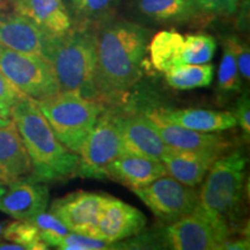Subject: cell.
I'll list each match as a JSON object with an SVG mask.
<instances>
[{
  "label": "cell",
  "instance_id": "obj_1",
  "mask_svg": "<svg viewBox=\"0 0 250 250\" xmlns=\"http://www.w3.org/2000/svg\"><path fill=\"white\" fill-rule=\"evenodd\" d=\"M149 30L130 21H112L95 35V100L116 104L144 73Z\"/></svg>",
  "mask_w": 250,
  "mask_h": 250
},
{
  "label": "cell",
  "instance_id": "obj_2",
  "mask_svg": "<svg viewBox=\"0 0 250 250\" xmlns=\"http://www.w3.org/2000/svg\"><path fill=\"white\" fill-rule=\"evenodd\" d=\"M11 121L29 155L34 179L48 183L80 176L79 155L59 142L34 100L21 99L12 108Z\"/></svg>",
  "mask_w": 250,
  "mask_h": 250
},
{
  "label": "cell",
  "instance_id": "obj_3",
  "mask_svg": "<svg viewBox=\"0 0 250 250\" xmlns=\"http://www.w3.org/2000/svg\"><path fill=\"white\" fill-rule=\"evenodd\" d=\"M43 57L52 66L61 92H73L95 100V34L88 27L49 35Z\"/></svg>",
  "mask_w": 250,
  "mask_h": 250
},
{
  "label": "cell",
  "instance_id": "obj_4",
  "mask_svg": "<svg viewBox=\"0 0 250 250\" xmlns=\"http://www.w3.org/2000/svg\"><path fill=\"white\" fill-rule=\"evenodd\" d=\"M35 102L59 142L77 154L104 110L103 103L73 92H59Z\"/></svg>",
  "mask_w": 250,
  "mask_h": 250
},
{
  "label": "cell",
  "instance_id": "obj_5",
  "mask_svg": "<svg viewBox=\"0 0 250 250\" xmlns=\"http://www.w3.org/2000/svg\"><path fill=\"white\" fill-rule=\"evenodd\" d=\"M247 156L241 149L219 156L211 166L199 196V206L228 221L237 214L246 180Z\"/></svg>",
  "mask_w": 250,
  "mask_h": 250
},
{
  "label": "cell",
  "instance_id": "obj_6",
  "mask_svg": "<svg viewBox=\"0 0 250 250\" xmlns=\"http://www.w3.org/2000/svg\"><path fill=\"white\" fill-rule=\"evenodd\" d=\"M0 71L26 98L42 101L61 92L52 66L44 57L0 45Z\"/></svg>",
  "mask_w": 250,
  "mask_h": 250
},
{
  "label": "cell",
  "instance_id": "obj_7",
  "mask_svg": "<svg viewBox=\"0 0 250 250\" xmlns=\"http://www.w3.org/2000/svg\"><path fill=\"white\" fill-rule=\"evenodd\" d=\"M229 239L228 221L199 205L192 213L169 224L165 230V241L174 250H220Z\"/></svg>",
  "mask_w": 250,
  "mask_h": 250
},
{
  "label": "cell",
  "instance_id": "obj_8",
  "mask_svg": "<svg viewBox=\"0 0 250 250\" xmlns=\"http://www.w3.org/2000/svg\"><path fill=\"white\" fill-rule=\"evenodd\" d=\"M123 154L120 115L116 110H103L92 132L79 152L80 176L104 179V170L112 160Z\"/></svg>",
  "mask_w": 250,
  "mask_h": 250
},
{
  "label": "cell",
  "instance_id": "obj_9",
  "mask_svg": "<svg viewBox=\"0 0 250 250\" xmlns=\"http://www.w3.org/2000/svg\"><path fill=\"white\" fill-rule=\"evenodd\" d=\"M159 220L171 224L192 213L199 205L198 192L171 176L159 177L148 186L133 190Z\"/></svg>",
  "mask_w": 250,
  "mask_h": 250
},
{
  "label": "cell",
  "instance_id": "obj_10",
  "mask_svg": "<svg viewBox=\"0 0 250 250\" xmlns=\"http://www.w3.org/2000/svg\"><path fill=\"white\" fill-rule=\"evenodd\" d=\"M110 197L79 190L55 199L50 206V213L58 218L70 232L93 237L103 208Z\"/></svg>",
  "mask_w": 250,
  "mask_h": 250
},
{
  "label": "cell",
  "instance_id": "obj_11",
  "mask_svg": "<svg viewBox=\"0 0 250 250\" xmlns=\"http://www.w3.org/2000/svg\"><path fill=\"white\" fill-rule=\"evenodd\" d=\"M49 188L31 175L6 184L0 211L18 220H31L49 206Z\"/></svg>",
  "mask_w": 250,
  "mask_h": 250
},
{
  "label": "cell",
  "instance_id": "obj_12",
  "mask_svg": "<svg viewBox=\"0 0 250 250\" xmlns=\"http://www.w3.org/2000/svg\"><path fill=\"white\" fill-rule=\"evenodd\" d=\"M145 114L152 121L166 145L169 147L181 151L213 153L218 155H223L229 147V143L223 136L213 132H199L170 123L159 116L154 109L146 110Z\"/></svg>",
  "mask_w": 250,
  "mask_h": 250
},
{
  "label": "cell",
  "instance_id": "obj_13",
  "mask_svg": "<svg viewBox=\"0 0 250 250\" xmlns=\"http://www.w3.org/2000/svg\"><path fill=\"white\" fill-rule=\"evenodd\" d=\"M118 115L123 154H133L160 160L169 146L166 145L145 112H118Z\"/></svg>",
  "mask_w": 250,
  "mask_h": 250
},
{
  "label": "cell",
  "instance_id": "obj_14",
  "mask_svg": "<svg viewBox=\"0 0 250 250\" xmlns=\"http://www.w3.org/2000/svg\"><path fill=\"white\" fill-rule=\"evenodd\" d=\"M147 224L146 215L134 206L110 197L103 208L93 237L117 243L139 234Z\"/></svg>",
  "mask_w": 250,
  "mask_h": 250
},
{
  "label": "cell",
  "instance_id": "obj_15",
  "mask_svg": "<svg viewBox=\"0 0 250 250\" xmlns=\"http://www.w3.org/2000/svg\"><path fill=\"white\" fill-rule=\"evenodd\" d=\"M49 34L17 13H0V45L23 54H44Z\"/></svg>",
  "mask_w": 250,
  "mask_h": 250
},
{
  "label": "cell",
  "instance_id": "obj_16",
  "mask_svg": "<svg viewBox=\"0 0 250 250\" xmlns=\"http://www.w3.org/2000/svg\"><path fill=\"white\" fill-rule=\"evenodd\" d=\"M167 174L160 160L133 154H122L107 166L104 177H108L133 191L148 186L153 181Z\"/></svg>",
  "mask_w": 250,
  "mask_h": 250
},
{
  "label": "cell",
  "instance_id": "obj_17",
  "mask_svg": "<svg viewBox=\"0 0 250 250\" xmlns=\"http://www.w3.org/2000/svg\"><path fill=\"white\" fill-rule=\"evenodd\" d=\"M33 167L13 122L0 127V182L8 184L29 176Z\"/></svg>",
  "mask_w": 250,
  "mask_h": 250
},
{
  "label": "cell",
  "instance_id": "obj_18",
  "mask_svg": "<svg viewBox=\"0 0 250 250\" xmlns=\"http://www.w3.org/2000/svg\"><path fill=\"white\" fill-rule=\"evenodd\" d=\"M15 12L33 21L49 35H61L72 28L64 0H14Z\"/></svg>",
  "mask_w": 250,
  "mask_h": 250
},
{
  "label": "cell",
  "instance_id": "obj_19",
  "mask_svg": "<svg viewBox=\"0 0 250 250\" xmlns=\"http://www.w3.org/2000/svg\"><path fill=\"white\" fill-rule=\"evenodd\" d=\"M154 110L165 121L199 132H221L236 126L232 111L173 108H158Z\"/></svg>",
  "mask_w": 250,
  "mask_h": 250
},
{
  "label": "cell",
  "instance_id": "obj_20",
  "mask_svg": "<svg viewBox=\"0 0 250 250\" xmlns=\"http://www.w3.org/2000/svg\"><path fill=\"white\" fill-rule=\"evenodd\" d=\"M219 156L213 153L181 151L173 147L161 156L167 174L186 186L196 187L205 177L206 173Z\"/></svg>",
  "mask_w": 250,
  "mask_h": 250
},
{
  "label": "cell",
  "instance_id": "obj_21",
  "mask_svg": "<svg viewBox=\"0 0 250 250\" xmlns=\"http://www.w3.org/2000/svg\"><path fill=\"white\" fill-rule=\"evenodd\" d=\"M144 17L164 23H182L202 13L197 0H138Z\"/></svg>",
  "mask_w": 250,
  "mask_h": 250
},
{
  "label": "cell",
  "instance_id": "obj_22",
  "mask_svg": "<svg viewBox=\"0 0 250 250\" xmlns=\"http://www.w3.org/2000/svg\"><path fill=\"white\" fill-rule=\"evenodd\" d=\"M183 42L184 36L175 30H162L154 35L148 49L155 70L167 72L180 66Z\"/></svg>",
  "mask_w": 250,
  "mask_h": 250
},
{
  "label": "cell",
  "instance_id": "obj_23",
  "mask_svg": "<svg viewBox=\"0 0 250 250\" xmlns=\"http://www.w3.org/2000/svg\"><path fill=\"white\" fill-rule=\"evenodd\" d=\"M165 73L166 81L171 88L189 90L210 86L213 80L214 66L208 62L201 65H181Z\"/></svg>",
  "mask_w": 250,
  "mask_h": 250
},
{
  "label": "cell",
  "instance_id": "obj_24",
  "mask_svg": "<svg viewBox=\"0 0 250 250\" xmlns=\"http://www.w3.org/2000/svg\"><path fill=\"white\" fill-rule=\"evenodd\" d=\"M242 78L237 67L235 51H234L233 36L224 41L223 56L218 71V92L220 95L227 96L237 93L241 89Z\"/></svg>",
  "mask_w": 250,
  "mask_h": 250
},
{
  "label": "cell",
  "instance_id": "obj_25",
  "mask_svg": "<svg viewBox=\"0 0 250 250\" xmlns=\"http://www.w3.org/2000/svg\"><path fill=\"white\" fill-rule=\"evenodd\" d=\"M120 0H66L67 11L72 21L79 22L81 26L104 20L116 8Z\"/></svg>",
  "mask_w": 250,
  "mask_h": 250
},
{
  "label": "cell",
  "instance_id": "obj_26",
  "mask_svg": "<svg viewBox=\"0 0 250 250\" xmlns=\"http://www.w3.org/2000/svg\"><path fill=\"white\" fill-rule=\"evenodd\" d=\"M217 50L214 37L205 34L187 35L184 37L182 52H181V65H201L210 62Z\"/></svg>",
  "mask_w": 250,
  "mask_h": 250
},
{
  "label": "cell",
  "instance_id": "obj_27",
  "mask_svg": "<svg viewBox=\"0 0 250 250\" xmlns=\"http://www.w3.org/2000/svg\"><path fill=\"white\" fill-rule=\"evenodd\" d=\"M2 239L22 246L24 250H45L49 247L41 239L37 227L31 220H18L7 224L2 232Z\"/></svg>",
  "mask_w": 250,
  "mask_h": 250
},
{
  "label": "cell",
  "instance_id": "obj_28",
  "mask_svg": "<svg viewBox=\"0 0 250 250\" xmlns=\"http://www.w3.org/2000/svg\"><path fill=\"white\" fill-rule=\"evenodd\" d=\"M31 221L39 229L41 239L48 245V247L57 248L62 240L70 232L67 227L50 212L49 213L42 212L31 219Z\"/></svg>",
  "mask_w": 250,
  "mask_h": 250
},
{
  "label": "cell",
  "instance_id": "obj_29",
  "mask_svg": "<svg viewBox=\"0 0 250 250\" xmlns=\"http://www.w3.org/2000/svg\"><path fill=\"white\" fill-rule=\"evenodd\" d=\"M57 248L62 250H105L115 249L116 245L83 234L68 232Z\"/></svg>",
  "mask_w": 250,
  "mask_h": 250
},
{
  "label": "cell",
  "instance_id": "obj_30",
  "mask_svg": "<svg viewBox=\"0 0 250 250\" xmlns=\"http://www.w3.org/2000/svg\"><path fill=\"white\" fill-rule=\"evenodd\" d=\"M22 98H26L0 71V115L11 120L12 108Z\"/></svg>",
  "mask_w": 250,
  "mask_h": 250
},
{
  "label": "cell",
  "instance_id": "obj_31",
  "mask_svg": "<svg viewBox=\"0 0 250 250\" xmlns=\"http://www.w3.org/2000/svg\"><path fill=\"white\" fill-rule=\"evenodd\" d=\"M236 120V125H240L245 133L246 138L249 139L250 136V99L249 90L247 89L242 92L241 95L237 99L235 104V110L233 112Z\"/></svg>",
  "mask_w": 250,
  "mask_h": 250
},
{
  "label": "cell",
  "instance_id": "obj_32",
  "mask_svg": "<svg viewBox=\"0 0 250 250\" xmlns=\"http://www.w3.org/2000/svg\"><path fill=\"white\" fill-rule=\"evenodd\" d=\"M202 12L230 15L235 13L241 0H197Z\"/></svg>",
  "mask_w": 250,
  "mask_h": 250
},
{
  "label": "cell",
  "instance_id": "obj_33",
  "mask_svg": "<svg viewBox=\"0 0 250 250\" xmlns=\"http://www.w3.org/2000/svg\"><path fill=\"white\" fill-rule=\"evenodd\" d=\"M234 51H235V57L237 67H239L240 76L242 79L249 80L250 78V51L248 45L243 43L237 37L233 36Z\"/></svg>",
  "mask_w": 250,
  "mask_h": 250
},
{
  "label": "cell",
  "instance_id": "obj_34",
  "mask_svg": "<svg viewBox=\"0 0 250 250\" xmlns=\"http://www.w3.org/2000/svg\"><path fill=\"white\" fill-rule=\"evenodd\" d=\"M249 248H250L249 239H240V240H234V241L227 240L223 246V249H228V250H245Z\"/></svg>",
  "mask_w": 250,
  "mask_h": 250
},
{
  "label": "cell",
  "instance_id": "obj_35",
  "mask_svg": "<svg viewBox=\"0 0 250 250\" xmlns=\"http://www.w3.org/2000/svg\"><path fill=\"white\" fill-rule=\"evenodd\" d=\"M0 250H24L22 246L13 242H0Z\"/></svg>",
  "mask_w": 250,
  "mask_h": 250
},
{
  "label": "cell",
  "instance_id": "obj_36",
  "mask_svg": "<svg viewBox=\"0 0 250 250\" xmlns=\"http://www.w3.org/2000/svg\"><path fill=\"white\" fill-rule=\"evenodd\" d=\"M9 122H11V120H8V118H5L2 117L1 115H0V127L1 126H5V125H7Z\"/></svg>",
  "mask_w": 250,
  "mask_h": 250
},
{
  "label": "cell",
  "instance_id": "obj_37",
  "mask_svg": "<svg viewBox=\"0 0 250 250\" xmlns=\"http://www.w3.org/2000/svg\"><path fill=\"white\" fill-rule=\"evenodd\" d=\"M6 225H7L6 221H0V240L2 239V232H4V228Z\"/></svg>",
  "mask_w": 250,
  "mask_h": 250
},
{
  "label": "cell",
  "instance_id": "obj_38",
  "mask_svg": "<svg viewBox=\"0 0 250 250\" xmlns=\"http://www.w3.org/2000/svg\"><path fill=\"white\" fill-rule=\"evenodd\" d=\"M5 190H6V184L2 183V182H0V198H1L2 195H4Z\"/></svg>",
  "mask_w": 250,
  "mask_h": 250
},
{
  "label": "cell",
  "instance_id": "obj_39",
  "mask_svg": "<svg viewBox=\"0 0 250 250\" xmlns=\"http://www.w3.org/2000/svg\"><path fill=\"white\" fill-rule=\"evenodd\" d=\"M13 1H14V0H13Z\"/></svg>",
  "mask_w": 250,
  "mask_h": 250
}]
</instances>
